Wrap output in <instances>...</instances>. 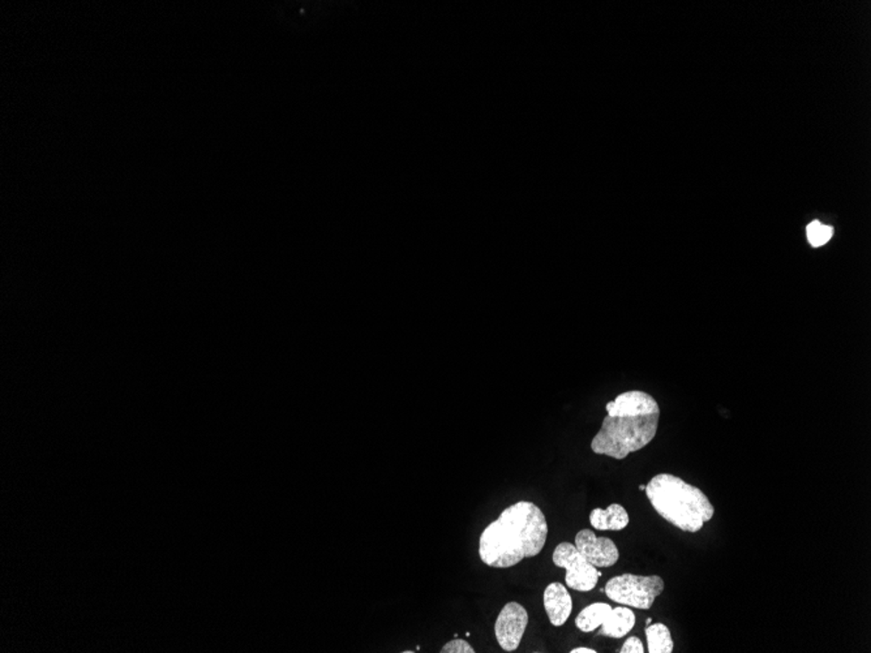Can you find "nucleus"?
I'll use <instances>...</instances> for the list:
<instances>
[{
	"label": "nucleus",
	"instance_id": "9d476101",
	"mask_svg": "<svg viewBox=\"0 0 871 653\" xmlns=\"http://www.w3.org/2000/svg\"><path fill=\"white\" fill-rule=\"evenodd\" d=\"M630 518L627 509L620 503H612L608 509L596 508L591 511L590 523L597 531H622L628 527Z\"/></svg>",
	"mask_w": 871,
	"mask_h": 653
},
{
	"label": "nucleus",
	"instance_id": "f8f14e48",
	"mask_svg": "<svg viewBox=\"0 0 871 653\" xmlns=\"http://www.w3.org/2000/svg\"><path fill=\"white\" fill-rule=\"evenodd\" d=\"M806 235H808V241L811 247H822L833 238L834 227L820 224L819 221H813L806 227Z\"/></svg>",
	"mask_w": 871,
	"mask_h": 653
},
{
	"label": "nucleus",
	"instance_id": "ddd939ff",
	"mask_svg": "<svg viewBox=\"0 0 871 653\" xmlns=\"http://www.w3.org/2000/svg\"><path fill=\"white\" fill-rule=\"evenodd\" d=\"M441 653H475V649L471 646L469 641H464V639H454V641H449V643L445 644L442 647Z\"/></svg>",
	"mask_w": 871,
	"mask_h": 653
},
{
	"label": "nucleus",
	"instance_id": "4468645a",
	"mask_svg": "<svg viewBox=\"0 0 871 653\" xmlns=\"http://www.w3.org/2000/svg\"><path fill=\"white\" fill-rule=\"evenodd\" d=\"M620 653H645L644 643L638 636H630L621 647Z\"/></svg>",
	"mask_w": 871,
	"mask_h": 653
},
{
	"label": "nucleus",
	"instance_id": "1a4fd4ad",
	"mask_svg": "<svg viewBox=\"0 0 871 653\" xmlns=\"http://www.w3.org/2000/svg\"><path fill=\"white\" fill-rule=\"evenodd\" d=\"M544 609L554 626H563L573 612V600L568 588L561 583H551L544 591Z\"/></svg>",
	"mask_w": 871,
	"mask_h": 653
},
{
	"label": "nucleus",
	"instance_id": "7ed1b4c3",
	"mask_svg": "<svg viewBox=\"0 0 871 653\" xmlns=\"http://www.w3.org/2000/svg\"><path fill=\"white\" fill-rule=\"evenodd\" d=\"M645 492L655 511L678 530L697 534L714 518L715 508L709 497L675 475H656Z\"/></svg>",
	"mask_w": 871,
	"mask_h": 653
},
{
	"label": "nucleus",
	"instance_id": "f257e3e1",
	"mask_svg": "<svg viewBox=\"0 0 871 653\" xmlns=\"http://www.w3.org/2000/svg\"><path fill=\"white\" fill-rule=\"evenodd\" d=\"M546 537V515L535 503L520 501L487 526L479 539V557L489 567H513L540 554Z\"/></svg>",
	"mask_w": 871,
	"mask_h": 653
},
{
	"label": "nucleus",
	"instance_id": "dca6fc26",
	"mask_svg": "<svg viewBox=\"0 0 871 653\" xmlns=\"http://www.w3.org/2000/svg\"><path fill=\"white\" fill-rule=\"evenodd\" d=\"M651 622H653V618H647V621H645V624H647L648 626V624H651Z\"/></svg>",
	"mask_w": 871,
	"mask_h": 653
},
{
	"label": "nucleus",
	"instance_id": "0eeeda50",
	"mask_svg": "<svg viewBox=\"0 0 871 653\" xmlns=\"http://www.w3.org/2000/svg\"><path fill=\"white\" fill-rule=\"evenodd\" d=\"M529 624V613L520 602H507L496 619L495 635L501 649L513 652L520 647Z\"/></svg>",
	"mask_w": 871,
	"mask_h": 653
},
{
	"label": "nucleus",
	"instance_id": "2eb2a0df",
	"mask_svg": "<svg viewBox=\"0 0 871 653\" xmlns=\"http://www.w3.org/2000/svg\"><path fill=\"white\" fill-rule=\"evenodd\" d=\"M593 649H588V647H578V649H571V653H596Z\"/></svg>",
	"mask_w": 871,
	"mask_h": 653
},
{
	"label": "nucleus",
	"instance_id": "20e7f679",
	"mask_svg": "<svg viewBox=\"0 0 871 653\" xmlns=\"http://www.w3.org/2000/svg\"><path fill=\"white\" fill-rule=\"evenodd\" d=\"M665 584L659 575L622 574L605 584L604 592L610 600L634 609L648 610L664 591Z\"/></svg>",
	"mask_w": 871,
	"mask_h": 653
},
{
	"label": "nucleus",
	"instance_id": "39448f33",
	"mask_svg": "<svg viewBox=\"0 0 871 653\" xmlns=\"http://www.w3.org/2000/svg\"><path fill=\"white\" fill-rule=\"evenodd\" d=\"M636 621L633 610L625 605L612 608L607 602H594L580 610L575 626L583 633L595 632L600 627V635L621 639L634 629Z\"/></svg>",
	"mask_w": 871,
	"mask_h": 653
},
{
	"label": "nucleus",
	"instance_id": "423d86ee",
	"mask_svg": "<svg viewBox=\"0 0 871 653\" xmlns=\"http://www.w3.org/2000/svg\"><path fill=\"white\" fill-rule=\"evenodd\" d=\"M552 559L557 567L565 568L566 585L578 592H590L602 576L599 568L591 565L571 543L558 544Z\"/></svg>",
	"mask_w": 871,
	"mask_h": 653
},
{
	"label": "nucleus",
	"instance_id": "9b49d317",
	"mask_svg": "<svg viewBox=\"0 0 871 653\" xmlns=\"http://www.w3.org/2000/svg\"><path fill=\"white\" fill-rule=\"evenodd\" d=\"M650 653H672L675 649L672 634L664 624H648L645 630Z\"/></svg>",
	"mask_w": 871,
	"mask_h": 653
},
{
	"label": "nucleus",
	"instance_id": "f3484780",
	"mask_svg": "<svg viewBox=\"0 0 871 653\" xmlns=\"http://www.w3.org/2000/svg\"><path fill=\"white\" fill-rule=\"evenodd\" d=\"M639 491H645V486H639Z\"/></svg>",
	"mask_w": 871,
	"mask_h": 653
},
{
	"label": "nucleus",
	"instance_id": "f03ea898",
	"mask_svg": "<svg viewBox=\"0 0 871 653\" xmlns=\"http://www.w3.org/2000/svg\"><path fill=\"white\" fill-rule=\"evenodd\" d=\"M605 410L607 416L591 441L595 454L622 461L655 438L661 407L650 394L625 391L608 402Z\"/></svg>",
	"mask_w": 871,
	"mask_h": 653
},
{
	"label": "nucleus",
	"instance_id": "6e6552de",
	"mask_svg": "<svg viewBox=\"0 0 871 653\" xmlns=\"http://www.w3.org/2000/svg\"><path fill=\"white\" fill-rule=\"evenodd\" d=\"M574 545L578 551L597 568L612 567L620 559V551L613 540L608 537H597L595 532L588 528L578 532Z\"/></svg>",
	"mask_w": 871,
	"mask_h": 653
}]
</instances>
